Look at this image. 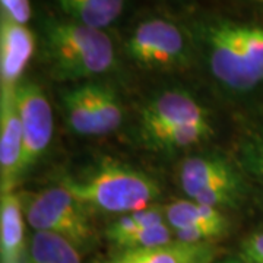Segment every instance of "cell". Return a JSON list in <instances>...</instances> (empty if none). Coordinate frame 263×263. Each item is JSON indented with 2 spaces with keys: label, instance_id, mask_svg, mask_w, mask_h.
I'll return each instance as SVG.
<instances>
[{
  "label": "cell",
  "instance_id": "7",
  "mask_svg": "<svg viewBox=\"0 0 263 263\" xmlns=\"http://www.w3.org/2000/svg\"><path fill=\"white\" fill-rule=\"evenodd\" d=\"M15 94L24 138L21 160L22 174L47 151L53 136V111L46 94L34 82H19Z\"/></svg>",
  "mask_w": 263,
  "mask_h": 263
},
{
  "label": "cell",
  "instance_id": "8",
  "mask_svg": "<svg viewBox=\"0 0 263 263\" xmlns=\"http://www.w3.org/2000/svg\"><path fill=\"white\" fill-rule=\"evenodd\" d=\"M174 240L183 243H212L228 233L230 221L216 208L195 200H179L164 209Z\"/></svg>",
  "mask_w": 263,
  "mask_h": 263
},
{
  "label": "cell",
  "instance_id": "12",
  "mask_svg": "<svg viewBox=\"0 0 263 263\" xmlns=\"http://www.w3.org/2000/svg\"><path fill=\"white\" fill-rule=\"evenodd\" d=\"M216 249L212 243H183L173 240L167 245L116 252L94 263H212Z\"/></svg>",
  "mask_w": 263,
  "mask_h": 263
},
{
  "label": "cell",
  "instance_id": "25",
  "mask_svg": "<svg viewBox=\"0 0 263 263\" xmlns=\"http://www.w3.org/2000/svg\"><path fill=\"white\" fill-rule=\"evenodd\" d=\"M218 263H219V262H218Z\"/></svg>",
  "mask_w": 263,
  "mask_h": 263
},
{
  "label": "cell",
  "instance_id": "24",
  "mask_svg": "<svg viewBox=\"0 0 263 263\" xmlns=\"http://www.w3.org/2000/svg\"><path fill=\"white\" fill-rule=\"evenodd\" d=\"M257 2H262V3H263V0H257Z\"/></svg>",
  "mask_w": 263,
  "mask_h": 263
},
{
  "label": "cell",
  "instance_id": "21",
  "mask_svg": "<svg viewBox=\"0 0 263 263\" xmlns=\"http://www.w3.org/2000/svg\"><path fill=\"white\" fill-rule=\"evenodd\" d=\"M0 3L3 15L21 25H25L31 19L29 0H0Z\"/></svg>",
  "mask_w": 263,
  "mask_h": 263
},
{
  "label": "cell",
  "instance_id": "14",
  "mask_svg": "<svg viewBox=\"0 0 263 263\" xmlns=\"http://www.w3.org/2000/svg\"><path fill=\"white\" fill-rule=\"evenodd\" d=\"M70 21L86 27L104 29L123 13L126 0H54Z\"/></svg>",
  "mask_w": 263,
  "mask_h": 263
},
{
  "label": "cell",
  "instance_id": "16",
  "mask_svg": "<svg viewBox=\"0 0 263 263\" xmlns=\"http://www.w3.org/2000/svg\"><path fill=\"white\" fill-rule=\"evenodd\" d=\"M212 135L209 122L184 123L142 133L145 143L158 151H176L193 146Z\"/></svg>",
  "mask_w": 263,
  "mask_h": 263
},
{
  "label": "cell",
  "instance_id": "20",
  "mask_svg": "<svg viewBox=\"0 0 263 263\" xmlns=\"http://www.w3.org/2000/svg\"><path fill=\"white\" fill-rule=\"evenodd\" d=\"M240 257L246 263H263V230L246 237Z\"/></svg>",
  "mask_w": 263,
  "mask_h": 263
},
{
  "label": "cell",
  "instance_id": "22",
  "mask_svg": "<svg viewBox=\"0 0 263 263\" xmlns=\"http://www.w3.org/2000/svg\"><path fill=\"white\" fill-rule=\"evenodd\" d=\"M250 164L254 173L263 180V141L256 143L253 149L250 151Z\"/></svg>",
  "mask_w": 263,
  "mask_h": 263
},
{
  "label": "cell",
  "instance_id": "10",
  "mask_svg": "<svg viewBox=\"0 0 263 263\" xmlns=\"http://www.w3.org/2000/svg\"><path fill=\"white\" fill-rule=\"evenodd\" d=\"M196 122H208L202 105L187 92L167 91L151 100L142 110L141 132Z\"/></svg>",
  "mask_w": 263,
  "mask_h": 263
},
{
  "label": "cell",
  "instance_id": "18",
  "mask_svg": "<svg viewBox=\"0 0 263 263\" xmlns=\"http://www.w3.org/2000/svg\"><path fill=\"white\" fill-rule=\"evenodd\" d=\"M162 222H167L164 209L152 205L149 208L129 212V214H124L120 218H117L116 221H113L107 227L105 237L114 247H117L129 235L135 234L141 230H145L148 227L162 224Z\"/></svg>",
  "mask_w": 263,
  "mask_h": 263
},
{
  "label": "cell",
  "instance_id": "13",
  "mask_svg": "<svg viewBox=\"0 0 263 263\" xmlns=\"http://www.w3.org/2000/svg\"><path fill=\"white\" fill-rule=\"evenodd\" d=\"M24 208L18 195L2 193L0 253L2 263H24Z\"/></svg>",
  "mask_w": 263,
  "mask_h": 263
},
{
  "label": "cell",
  "instance_id": "23",
  "mask_svg": "<svg viewBox=\"0 0 263 263\" xmlns=\"http://www.w3.org/2000/svg\"><path fill=\"white\" fill-rule=\"evenodd\" d=\"M219 263H246L241 257H228V259H224Z\"/></svg>",
  "mask_w": 263,
  "mask_h": 263
},
{
  "label": "cell",
  "instance_id": "1",
  "mask_svg": "<svg viewBox=\"0 0 263 263\" xmlns=\"http://www.w3.org/2000/svg\"><path fill=\"white\" fill-rule=\"evenodd\" d=\"M211 73L233 91H252L263 84V28L228 19L200 31Z\"/></svg>",
  "mask_w": 263,
  "mask_h": 263
},
{
  "label": "cell",
  "instance_id": "4",
  "mask_svg": "<svg viewBox=\"0 0 263 263\" xmlns=\"http://www.w3.org/2000/svg\"><path fill=\"white\" fill-rule=\"evenodd\" d=\"M21 200L25 219L34 231L60 235L79 250L94 245L95 231L86 214V206L65 186L25 195Z\"/></svg>",
  "mask_w": 263,
  "mask_h": 263
},
{
  "label": "cell",
  "instance_id": "19",
  "mask_svg": "<svg viewBox=\"0 0 263 263\" xmlns=\"http://www.w3.org/2000/svg\"><path fill=\"white\" fill-rule=\"evenodd\" d=\"M92 94L98 133H111L122 124L123 120L122 104L119 101V97L110 86L100 84H92Z\"/></svg>",
  "mask_w": 263,
  "mask_h": 263
},
{
  "label": "cell",
  "instance_id": "17",
  "mask_svg": "<svg viewBox=\"0 0 263 263\" xmlns=\"http://www.w3.org/2000/svg\"><path fill=\"white\" fill-rule=\"evenodd\" d=\"M24 263H82L81 250L63 237L34 231Z\"/></svg>",
  "mask_w": 263,
  "mask_h": 263
},
{
  "label": "cell",
  "instance_id": "11",
  "mask_svg": "<svg viewBox=\"0 0 263 263\" xmlns=\"http://www.w3.org/2000/svg\"><path fill=\"white\" fill-rule=\"evenodd\" d=\"M35 50V37L25 25L3 15L0 25L2 86H16Z\"/></svg>",
  "mask_w": 263,
  "mask_h": 263
},
{
  "label": "cell",
  "instance_id": "2",
  "mask_svg": "<svg viewBox=\"0 0 263 263\" xmlns=\"http://www.w3.org/2000/svg\"><path fill=\"white\" fill-rule=\"evenodd\" d=\"M43 48L51 73L62 81L104 75L116 63L113 41L104 29L91 28L70 19L44 21Z\"/></svg>",
  "mask_w": 263,
  "mask_h": 263
},
{
  "label": "cell",
  "instance_id": "3",
  "mask_svg": "<svg viewBox=\"0 0 263 263\" xmlns=\"http://www.w3.org/2000/svg\"><path fill=\"white\" fill-rule=\"evenodd\" d=\"M63 186L85 206L122 215L152 206L161 192L148 174L116 162L103 164L85 179H66Z\"/></svg>",
  "mask_w": 263,
  "mask_h": 263
},
{
  "label": "cell",
  "instance_id": "5",
  "mask_svg": "<svg viewBox=\"0 0 263 263\" xmlns=\"http://www.w3.org/2000/svg\"><path fill=\"white\" fill-rule=\"evenodd\" d=\"M179 180L190 200L216 209L235 206L245 193V183L237 170L224 157L214 154L186 158Z\"/></svg>",
  "mask_w": 263,
  "mask_h": 263
},
{
  "label": "cell",
  "instance_id": "9",
  "mask_svg": "<svg viewBox=\"0 0 263 263\" xmlns=\"http://www.w3.org/2000/svg\"><path fill=\"white\" fill-rule=\"evenodd\" d=\"M16 86H2L0 98V174L2 193L12 192L21 176L22 160V124L16 103Z\"/></svg>",
  "mask_w": 263,
  "mask_h": 263
},
{
  "label": "cell",
  "instance_id": "15",
  "mask_svg": "<svg viewBox=\"0 0 263 263\" xmlns=\"http://www.w3.org/2000/svg\"><path fill=\"white\" fill-rule=\"evenodd\" d=\"M66 122L76 135L100 136L94 108L92 84L76 86L62 95Z\"/></svg>",
  "mask_w": 263,
  "mask_h": 263
},
{
  "label": "cell",
  "instance_id": "6",
  "mask_svg": "<svg viewBox=\"0 0 263 263\" xmlns=\"http://www.w3.org/2000/svg\"><path fill=\"white\" fill-rule=\"evenodd\" d=\"M126 50L142 67L168 70L183 67L189 60V44L183 31L168 19L141 22L127 40Z\"/></svg>",
  "mask_w": 263,
  "mask_h": 263
}]
</instances>
